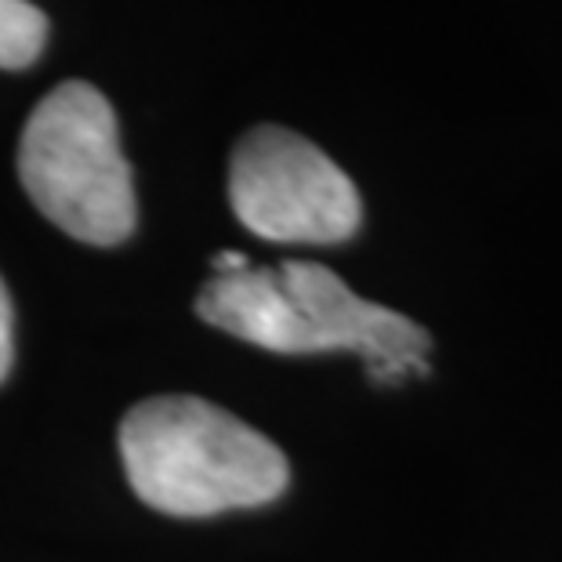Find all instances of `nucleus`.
Instances as JSON below:
<instances>
[{"mask_svg": "<svg viewBox=\"0 0 562 562\" xmlns=\"http://www.w3.org/2000/svg\"><path fill=\"white\" fill-rule=\"evenodd\" d=\"M15 308H11V294L4 280H0V381L8 378L11 360H15Z\"/></svg>", "mask_w": 562, "mask_h": 562, "instance_id": "6", "label": "nucleus"}, {"mask_svg": "<svg viewBox=\"0 0 562 562\" xmlns=\"http://www.w3.org/2000/svg\"><path fill=\"white\" fill-rule=\"evenodd\" d=\"M19 178L44 218L80 244L116 247L135 233V182L116 113L91 83L69 80L44 94L22 131Z\"/></svg>", "mask_w": 562, "mask_h": 562, "instance_id": "2", "label": "nucleus"}, {"mask_svg": "<svg viewBox=\"0 0 562 562\" xmlns=\"http://www.w3.org/2000/svg\"><path fill=\"white\" fill-rule=\"evenodd\" d=\"M211 266H214V272H240V269L250 266V261L244 255H236V250H222V255L214 258Z\"/></svg>", "mask_w": 562, "mask_h": 562, "instance_id": "7", "label": "nucleus"}, {"mask_svg": "<svg viewBox=\"0 0 562 562\" xmlns=\"http://www.w3.org/2000/svg\"><path fill=\"white\" fill-rule=\"evenodd\" d=\"M229 203L244 229L272 244H345L360 233L363 203L352 178L294 131H247L229 164Z\"/></svg>", "mask_w": 562, "mask_h": 562, "instance_id": "3", "label": "nucleus"}, {"mask_svg": "<svg viewBox=\"0 0 562 562\" xmlns=\"http://www.w3.org/2000/svg\"><path fill=\"white\" fill-rule=\"evenodd\" d=\"M277 277L305 319L313 352H360L367 360V374L381 385L428 374L425 356L432 349V338L422 323L367 302L316 261H286L277 269Z\"/></svg>", "mask_w": 562, "mask_h": 562, "instance_id": "4", "label": "nucleus"}, {"mask_svg": "<svg viewBox=\"0 0 562 562\" xmlns=\"http://www.w3.org/2000/svg\"><path fill=\"white\" fill-rule=\"evenodd\" d=\"M121 458L131 490L178 519L261 508L291 483L277 442L200 396L131 406L121 422Z\"/></svg>", "mask_w": 562, "mask_h": 562, "instance_id": "1", "label": "nucleus"}, {"mask_svg": "<svg viewBox=\"0 0 562 562\" xmlns=\"http://www.w3.org/2000/svg\"><path fill=\"white\" fill-rule=\"evenodd\" d=\"M47 44V19L30 0H0V69H26Z\"/></svg>", "mask_w": 562, "mask_h": 562, "instance_id": "5", "label": "nucleus"}]
</instances>
